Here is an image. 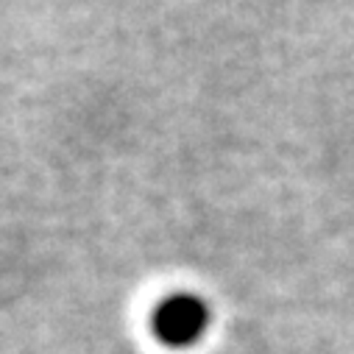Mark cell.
Segmentation results:
<instances>
[{
    "label": "cell",
    "mask_w": 354,
    "mask_h": 354,
    "mask_svg": "<svg viewBox=\"0 0 354 354\" xmlns=\"http://www.w3.org/2000/svg\"><path fill=\"white\" fill-rule=\"evenodd\" d=\"M212 324V310L201 296L173 293L153 307V337L170 348H190L204 340Z\"/></svg>",
    "instance_id": "1"
}]
</instances>
